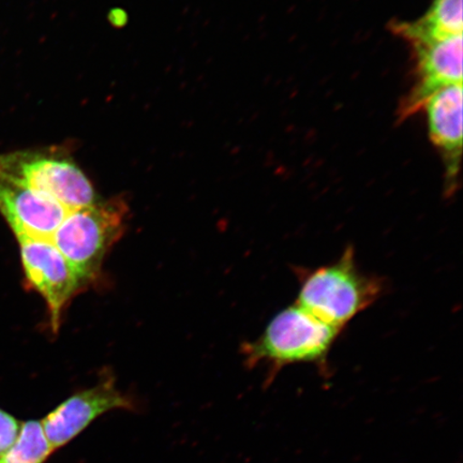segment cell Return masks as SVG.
Returning a JSON list of instances; mask_svg holds the SVG:
<instances>
[{
    "label": "cell",
    "mask_w": 463,
    "mask_h": 463,
    "mask_svg": "<svg viewBox=\"0 0 463 463\" xmlns=\"http://www.w3.org/2000/svg\"><path fill=\"white\" fill-rule=\"evenodd\" d=\"M300 275L295 303L340 331L372 307L384 292L383 281L364 273L358 266L352 246L335 262Z\"/></svg>",
    "instance_id": "1"
},
{
    "label": "cell",
    "mask_w": 463,
    "mask_h": 463,
    "mask_svg": "<svg viewBox=\"0 0 463 463\" xmlns=\"http://www.w3.org/2000/svg\"><path fill=\"white\" fill-rule=\"evenodd\" d=\"M341 332L294 303L278 312L262 334L242 345L248 367L264 364L269 379L291 364H315L327 370L329 353Z\"/></svg>",
    "instance_id": "2"
},
{
    "label": "cell",
    "mask_w": 463,
    "mask_h": 463,
    "mask_svg": "<svg viewBox=\"0 0 463 463\" xmlns=\"http://www.w3.org/2000/svg\"><path fill=\"white\" fill-rule=\"evenodd\" d=\"M127 213L128 207L119 200L99 201L68 212L52 237L84 288L99 277L104 258L123 236Z\"/></svg>",
    "instance_id": "3"
},
{
    "label": "cell",
    "mask_w": 463,
    "mask_h": 463,
    "mask_svg": "<svg viewBox=\"0 0 463 463\" xmlns=\"http://www.w3.org/2000/svg\"><path fill=\"white\" fill-rule=\"evenodd\" d=\"M0 173L71 212L99 202L90 179L61 148L19 150L0 155Z\"/></svg>",
    "instance_id": "4"
},
{
    "label": "cell",
    "mask_w": 463,
    "mask_h": 463,
    "mask_svg": "<svg viewBox=\"0 0 463 463\" xmlns=\"http://www.w3.org/2000/svg\"><path fill=\"white\" fill-rule=\"evenodd\" d=\"M17 241L26 280L48 305L51 327L56 334L63 311L84 286L53 241L36 239Z\"/></svg>",
    "instance_id": "5"
},
{
    "label": "cell",
    "mask_w": 463,
    "mask_h": 463,
    "mask_svg": "<svg viewBox=\"0 0 463 463\" xmlns=\"http://www.w3.org/2000/svg\"><path fill=\"white\" fill-rule=\"evenodd\" d=\"M413 83L398 108V119L412 118L439 90L462 84V34L430 43L412 44Z\"/></svg>",
    "instance_id": "6"
},
{
    "label": "cell",
    "mask_w": 463,
    "mask_h": 463,
    "mask_svg": "<svg viewBox=\"0 0 463 463\" xmlns=\"http://www.w3.org/2000/svg\"><path fill=\"white\" fill-rule=\"evenodd\" d=\"M133 408L131 399L118 389L112 376H107L96 386L69 397L46 416L42 425L51 448L56 450L72 441L104 413Z\"/></svg>",
    "instance_id": "7"
},
{
    "label": "cell",
    "mask_w": 463,
    "mask_h": 463,
    "mask_svg": "<svg viewBox=\"0 0 463 463\" xmlns=\"http://www.w3.org/2000/svg\"><path fill=\"white\" fill-rule=\"evenodd\" d=\"M462 84L444 87L428 99V133L444 166V190L448 198L459 188L462 160Z\"/></svg>",
    "instance_id": "8"
},
{
    "label": "cell",
    "mask_w": 463,
    "mask_h": 463,
    "mask_svg": "<svg viewBox=\"0 0 463 463\" xmlns=\"http://www.w3.org/2000/svg\"><path fill=\"white\" fill-rule=\"evenodd\" d=\"M67 213L48 196L0 173V213L17 240H52Z\"/></svg>",
    "instance_id": "9"
},
{
    "label": "cell",
    "mask_w": 463,
    "mask_h": 463,
    "mask_svg": "<svg viewBox=\"0 0 463 463\" xmlns=\"http://www.w3.org/2000/svg\"><path fill=\"white\" fill-rule=\"evenodd\" d=\"M463 0H432L426 14L420 19L393 21L390 25L396 36L411 45L430 43L462 34Z\"/></svg>",
    "instance_id": "10"
},
{
    "label": "cell",
    "mask_w": 463,
    "mask_h": 463,
    "mask_svg": "<svg viewBox=\"0 0 463 463\" xmlns=\"http://www.w3.org/2000/svg\"><path fill=\"white\" fill-rule=\"evenodd\" d=\"M42 422H23L16 441L3 456L0 463H44L53 453Z\"/></svg>",
    "instance_id": "11"
},
{
    "label": "cell",
    "mask_w": 463,
    "mask_h": 463,
    "mask_svg": "<svg viewBox=\"0 0 463 463\" xmlns=\"http://www.w3.org/2000/svg\"><path fill=\"white\" fill-rule=\"evenodd\" d=\"M20 430V422L13 415L0 409V456L13 447Z\"/></svg>",
    "instance_id": "12"
}]
</instances>
